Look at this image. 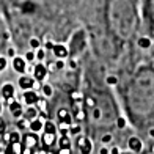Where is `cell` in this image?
I'll return each mask as SVG.
<instances>
[{
  "label": "cell",
  "instance_id": "6da1fadb",
  "mask_svg": "<svg viewBox=\"0 0 154 154\" xmlns=\"http://www.w3.org/2000/svg\"><path fill=\"white\" fill-rule=\"evenodd\" d=\"M124 118L137 131L154 128V63L135 66L115 85Z\"/></svg>",
  "mask_w": 154,
  "mask_h": 154
},
{
  "label": "cell",
  "instance_id": "7a4b0ae2",
  "mask_svg": "<svg viewBox=\"0 0 154 154\" xmlns=\"http://www.w3.org/2000/svg\"><path fill=\"white\" fill-rule=\"evenodd\" d=\"M104 22L115 44H128L140 29V16L135 0H107Z\"/></svg>",
  "mask_w": 154,
  "mask_h": 154
},
{
  "label": "cell",
  "instance_id": "3957f363",
  "mask_svg": "<svg viewBox=\"0 0 154 154\" xmlns=\"http://www.w3.org/2000/svg\"><path fill=\"white\" fill-rule=\"evenodd\" d=\"M87 107L90 110V120L96 126L107 128V126L116 123L118 118H120V116L116 118V115H115V107L112 104L110 97L106 96L104 93H102L101 101H96L93 96H90L87 99Z\"/></svg>",
  "mask_w": 154,
  "mask_h": 154
},
{
  "label": "cell",
  "instance_id": "277c9868",
  "mask_svg": "<svg viewBox=\"0 0 154 154\" xmlns=\"http://www.w3.org/2000/svg\"><path fill=\"white\" fill-rule=\"evenodd\" d=\"M140 30L143 35L148 36L154 47V0H142L140 2Z\"/></svg>",
  "mask_w": 154,
  "mask_h": 154
},
{
  "label": "cell",
  "instance_id": "5b68a950",
  "mask_svg": "<svg viewBox=\"0 0 154 154\" xmlns=\"http://www.w3.org/2000/svg\"><path fill=\"white\" fill-rule=\"evenodd\" d=\"M128 148L135 152V154H140L143 151V140L140 138L138 135H131L129 140H128Z\"/></svg>",
  "mask_w": 154,
  "mask_h": 154
},
{
  "label": "cell",
  "instance_id": "8992f818",
  "mask_svg": "<svg viewBox=\"0 0 154 154\" xmlns=\"http://www.w3.org/2000/svg\"><path fill=\"white\" fill-rule=\"evenodd\" d=\"M77 145H79V149L82 154H90L93 149V142L88 137H79L77 138Z\"/></svg>",
  "mask_w": 154,
  "mask_h": 154
},
{
  "label": "cell",
  "instance_id": "52a82bcc",
  "mask_svg": "<svg viewBox=\"0 0 154 154\" xmlns=\"http://www.w3.org/2000/svg\"><path fill=\"white\" fill-rule=\"evenodd\" d=\"M19 87L24 90V91H27V90H32L33 87H35V83H36V80H35V77H32V75H25V74H22L19 77Z\"/></svg>",
  "mask_w": 154,
  "mask_h": 154
},
{
  "label": "cell",
  "instance_id": "ba28073f",
  "mask_svg": "<svg viewBox=\"0 0 154 154\" xmlns=\"http://www.w3.org/2000/svg\"><path fill=\"white\" fill-rule=\"evenodd\" d=\"M52 52L55 54V57H57L58 60H65L68 55H69V51L68 47L65 44H52Z\"/></svg>",
  "mask_w": 154,
  "mask_h": 154
},
{
  "label": "cell",
  "instance_id": "9c48e42d",
  "mask_svg": "<svg viewBox=\"0 0 154 154\" xmlns=\"http://www.w3.org/2000/svg\"><path fill=\"white\" fill-rule=\"evenodd\" d=\"M11 65H13V69H14L16 72L25 74V71H27V61H25V58L14 57V58H13V61H11Z\"/></svg>",
  "mask_w": 154,
  "mask_h": 154
},
{
  "label": "cell",
  "instance_id": "30bf717a",
  "mask_svg": "<svg viewBox=\"0 0 154 154\" xmlns=\"http://www.w3.org/2000/svg\"><path fill=\"white\" fill-rule=\"evenodd\" d=\"M46 75H47V66L43 65V63H38V65L33 68V77H35V80L43 82L46 79Z\"/></svg>",
  "mask_w": 154,
  "mask_h": 154
},
{
  "label": "cell",
  "instance_id": "8fae6325",
  "mask_svg": "<svg viewBox=\"0 0 154 154\" xmlns=\"http://www.w3.org/2000/svg\"><path fill=\"white\" fill-rule=\"evenodd\" d=\"M2 97L5 101H11L13 97H14V85L13 83H5V85L2 87Z\"/></svg>",
  "mask_w": 154,
  "mask_h": 154
},
{
  "label": "cell",
  "instance_id": "7c38bea8",
  "mask_svg": "<svg viewBox=\"0 0 154 154\" xmlns=\"http://www.w3.org/2000/svg\"><path fill=\"white\" fill-rule=\"evenodd\" d=\"M24 101L27 106H35L38 101H39V96L36 91H33V90H27V91L24 93Z\"/></svg>",
  "mask_w": 154,
  "mask_h": 154
},
{
  "label": "cell",
  "instance_id": "4fadbf2b",
  "mask_svg": "<svg viewBox=\"0 0 154 154\" xmlns=\"http://www.w3.org/2000/svg\"><path fill=\"white\" fill-rule=\"evenodd\" d=\"M58 121L61 124H66V126H71L72 124V118H71V113L66 110V109H60L58 110Z\"/></svg>",
  "mask_w": 154,
  "mask_h": 154
},
{
  "label": "cell",
  "instance_id": "5bb4252c",
  "mask_svg": "<svg viewBox=\"0 0 154 154\" xmlns=\"http://www.w3.org/2000/svg\"><path fill=\"white\" fill-rule=\"evenodd\" d=\"M10 112H11V115L14 116V118H20L22 116V113H24V110H22V106L17 102V101H11L10 102Z\"/></svg>",
  "mask_w": 154,
  "mask_h": 154
},
{
  "label": "cell",
  "instance_id": "9a60e30c",
  "mask_svg": "<svg viewBox=\"0 0 154 154\" xmlns=\"http://www.w3.org/2000/svg\"><path fill=\"white\" fill-rule=\"evenodd\" d=\"M29 128H30V131H32V132H35V134H38V132L43 131V128H44V123L41 121L39 118H35V120L29 121Z\"/></svg>",
  "mask_w": 154,
  "mask_h": 154
},
{
  "label": "cell",
  "instance_id": "2e32d148",
  "mask_svg": "<svg viewBox=\"0 0 154 154\" xmlns=\"http://www.w3.org/2000/svg\"><path fill=\"white\" fill-rule=\"evenodd\" d=\"M58 146H60V151H69L71 149V140H69L68 135H61L58 140Z\"/></svg>",
  "mask_w": 154,
  "mask_h": 154
},
{
  "label": "cell",
  "instance_id": "e0dca14e",
  "mask_svg": "<svg viewBox=\"0 0 154 154\" xmlns=\"http://www.w3.org/2000/svg\"><path fill=\"white\" fill-rule=\"evenodd\" d=\"M36 143H38V137H36V134H35V132H32V134H29V135L24 137V145H27L29 148H33Z\"/></svg>",
  "mask_w": 154,
  "mask_h": 154
},
{
  "label": "cell",
  "instance_id": "ac0fdd59",
  "mask_svg": "<svg viewBox=\"0 0 154 154\" xmlns=\"http://www.w3.org/2000/svg\"><path fill=\"white\" fill-rule=\"evenodd\" d=\"M22 115H24V118H25L27 121H32V120H35V118H36V115H38V110L35 109L33 106H30L29 109H27V110L24 112Z\"/></svg>",
  "mask_w": 154,
  "mask_h": 154
},
{
  "label": "cell",
  "instance_id": "d6986e66",
  "mask_svg": "<svg viewBox=\"0 0 154 154\" xmlns=\"http://www.w3.org/2000/svg\"><path fill=\"white\" fill-rule=\"evenodd\" d=\"M43 131H44V134L55 135V134H57V126H55L52 121H46V123H44V128H43Z\"/></svg>",
  "mask_w": 154,
  "mask_h": 154
},
{
  "label": "cell",
  "instance_id": "ffe728a7",
  "mask_svg": "<svg viewBox=\"0 0 154 154\" xmlns=\"http://www.w3.org/2000/svg\"><path fill=\"white\" fill-rule=\"evenodd\" d=\"M29 46L33 49V51H36V49H39V47H41V41H39L38 38H30Z\"/></svg>",
  "mask_w": 154,
  "mask_h": 154
},
{
  "label": "cell",
  "instance_id": "44dd1931",
  "mask_svg": "<svg viewBox=\"0 0 154 154\" xmlns=\"http://www.w3.org/2000/svg\"><path fill=\"white\" fill-rule=\"evenodd\" d=\"M112 140H113V135L110 134V132H106V134L102 135V138H101V142H102V145L106 146V145H109Z\"/></svg>",
  "mask_w": 154,
  "mask_h": 154
},
{
  "label": "cell",
  "instance_id": "7402d4cb",
  "mask_svg": "<svg viewBox=\"0 0 154 154\" xmlns=\"http://www.w3.org/2000/svg\"><path fill=\"white\" fill-rule=\"evenodd\" d=\"M19 140H20V135L17 134V132H11V135H10V143H11V145H17Z\"/></svg>",
  "mask_w": 154,
  "mask_h": 154
},
{
  "label": "cell",
  "instance_id": "603a6c76",
  "mask_svg": "<svg viewBox=\"0 0 154 154\" xmlns=\"http://www.w3.org/2000/svg\"><path fill=\"white\" fill-rule=\"evenodd\" d=\"M35 55H36V60H39V61H41V60H44V57H46V52H44L43 49L39 47V49H36V52H35Z\"/></svg>",
  "mask_w": 154,
  "mask_h": 154
},
{
  "label": "cell",
  "instance_id": "cb8c5ba5",
  "mask_svg": "<svg viewBox=\"0 0 154 154\" xmlns=\"http://www.w3.org/2000/svg\"><path fill=\"white\" fill-rule=\"evenodd\" d=\"M43 93H44V96L51 97L52 96V87L51 85H43Z\"/></svg>",
  "mask_w": 154,
  "mask_h": 154
},
{
  "label": "cell",
  "instance_id": "d4e9b609",
  "mask_svg": "<svg viewBox=\"0 0 154 154\" xmlns=\"http://www.w3.org/2000/svg\"><path fill=\"white\" fill-rule=\"evenodd\" d=\"M6 66H8V60H6L5 57H0V72L5 71Z\"/></svg>",
  "mask_w": 154,
  "mask_h": 154
},
{
  "label": "cell",
  "instance_id": "484cf974",
  "mask_svg": "<svg viewBox=\"0 0 154 154\" xmlns=\"http://www.w3.org/2000/svg\"><path fill=\"white\" fill-rule=\"evenodd\" d=\"M35 58H36V55H35L33 51H29V52L25 54V61H33Z\"/></svg>",
  "mask_w": 154,
  "mask_h": 154
},
{
  "label": "cell",
  "instance_id": "4316f807",
  "mask_svg": "<svg viewBox=\"0 0 154 154\" xmlns=\"http://www.w3.org/2000/svg\"><path fill=\"white\" fill-rule=\"evenodd\" d=\"M79 132H80L79 126H72V128L69 129V134H71V135H79Z\"/></svg>",
  "mask_w": 154,
  "mask_h": 154
},
{
  "label": "cell",
  "instance_id": "83f0119b",
  "mask_svg": "<svg viewBox=\"0 0 154 154\" xmlns=\"http://www.w3.org/2000/svg\"><path fill=\"white\" fill-rule=\"evenodd\" d=\"M8 55H10L11 58H14V57H16V52H14V49H10V51H8Z\"/></svg>",
  "mask_w": 154,
  "mask_h": 154
},
{
  "label": "cell",
  "instance_id": "f1b7e54d",
  "mask_svg": "<svg viewBox=\"0 0 154 154\" xmlns=\"http://www.w3.org/2000/svg\"><path fill=\"white\" fill-rule=\"evenodd\" d=\"M99 154H109V149L106 148V146H102V148H101V151H99Z\"/></svg>",
  "mask_w": 154,
  "mask_h": 154
},
{
  "label": "cell",
  "instance_id": "f546056e",
  "mask_svg": "<svg viewBox=\"0 0 154 154\" xmlns=\"http://www.w3.org/2000/svg\"><path fill=\"white\" fill-rule=\"evenodd\" d=\"M0 129H2V131H3V129H5V123H3V121H2V120H0Z\"/></svg>",
  "mask_w": 154,
  "mask_h": 154
},
{
  "label": "cell",
  "instance_id": "4dcf8cb0",
  "mask_svg": "<svg viewBox=\"0 0 154 154\" xmlns=\"http://www.w3.org/2000/svg\"><path fill=\"white\" fill-rule=\"evenodd\" d=\"M57 154H69V151H58Z\"/></svg>",
  "mask_w": 154,
  "mask_h": 154
},
{
  "label": "cell",
  "instance_id": "1f68e13d",
  "mask_svg": "<svg viewBox=\"0 0 154 154\" xmlns=\"http://www.w3.org/2000/svg\"><path fill=\"white\" fill-rule=\"evenodd\" d=\"M0 113H2V102H0Z\"/></svg>",
  "mask_w": 154,
  "mask_h": 154
}]
</instances>
